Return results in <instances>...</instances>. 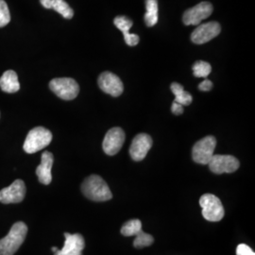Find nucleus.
<instances>
[{"instance_id": "nucleus-27", "label": "nucleus", "mask_w": 255, "mask_h": 255, "mask_svg": "<svg viewBox=\"0 0 255 255\" xmlns=\"http://www.w3.org/2000/svg\"><path fill=\"white\" fill-rule=\"evenodd\" d=\"M42 6L46 9H51V0H40Z\"/></svg>"}, {"instance_id": "nucleus-11", "label": "nucleus", "mask_w": 255, "mask_h": 255, "mask_svg": "<svg viewBox=\"0 0 255 255\" xmlns=\"http://www.w3.org/2000/svg\"><path fill=\"white\" fill-rule=\"evenodd\" d=\"M65 241L62 250L57 249L56 247H52V252H54V255H82V251L85 247L84 238L80 234L71 235L69 233L64 234Z\"/></svg>"}, {"instance_id": "nucleus-15", "label": "nucleus", "mask_w": 255, "mask_h": 255, "mask_svg": "<svg viewBox=\"0 0 255 255\" xmlns=\"http://www.w3.org/2000/svg\"><path fill=\"white\" fill-rule=\"evenodd\" d=\"M99 86L102 91L113 97H119L124 91L121 80L116 74L109 71L103 72L99 77Z\"/></svg>"}, {"instance_id": "nucleus-13", "label": "nucleus", "mask_w": 255, "mask_h": 255, "mask_svg": "<svg viewBox=\"0 0 255 255\" xmlns=\"http://www.w3.org/2000/svg\"><path fill=\"white\" fill-rule=\"evenodd\" d=\"M26 184L22 180H15L8 187L0 190V202L4 204L19 203L25 199Z\"/></svg>"}, {"instance_id": "nucleus-26", "label": "nucleus", "mask_w": 255, "mask_h": 255, "mask_svg": "<svg viewBox=\"0 0 255 255\" xmlns=\"http://www.w3.org/2000/svg\"><path fill=\"white\" fill-rule=\"evenodd\" d=\"M213 87V83L209 80H204L203 82H201V84L199 85V89L201 91L207 92L210 91Z\"/></svg>"}, {"instance_id": "nucleus-7", "label": "nucleus", "mask_w": 255, "mask_h": 255, "mask_svg": "<svg viewBox=\"0 0 255 255\" xmlns=\"http://www.w3.org/2000/svg\"><path fill=\"white\" fill-rule=\"evenodd\" d=\"M217 146V140L212 135L204 137L198 141L192 149V158L195 163L208 164L214 155Z\"/></svg>"}, {"instance_id": "nucleus-16", "label": "nucleus", "mask_w": 255, "mask_h": 255, "mask_svg": "<svg viewBox=\"0 0 255 255\" xmlns=\"http://www.w3.org/2000/svg\"><path fill=\"white\" fill-rule=\"evenodd\" d=\"M54 163L53 154L49 151H45L42 154L41 164L36 168V175L39 182L45 185H48L52 181L51 168Z\"/></svg>"}, {"instance_id": "nucleus-20", "label": "nucleus", "mask_w": 255, "mask_h": 255, "mask_svg": "<svg viewBox=\"0 0 255 255\" xmlns=\"http://www.w3.org/2000/svg\"><path fill=\"white\" fill-rule=\"evenodd\" d=\"M145 23L147 27H153L158 22V0H146Z\"/></svg>"}, {"instance_id": "nucleus-19", "label": "nucleus", "mask_w": 255, "mask_h": 255, "mask_svg": "<svg viewBox=\"0 0 255 255\" xmlns=\"http://www.w3.org/2000/svg\"><path fill=\"white\" fill-rule=\"evenodd\" d=\"M171 91L175 96V101L180 104H182V106H188L192 103L193 98H192L191 94L188 92L185 91L180 83L178 82H173L170 86Z\"/></svg>"}, {"instance_id": "nucleus-10", "label": "nucleus", "mask_w": 255, "mask_h": 255, "mask_svg": "<svg viewBox=\"0 0 255 255\" xmlns=\"http://www.w3.org/2000/svg\"><path fill=\"white\" fill-rule=\"evenodd\" d=\"M125 142V132L121 128H111L103 140L102 147L104 152L110 156L119 153Z\"/></svg>"}, {"instance_id": "nucleus-5", "label": "nucleus", "mask_w": 255, "mask_h": 255, "mask_svg": "<svg viewBox=\"0 0 255 255\" xmlns=\"http://www.w3.org/2000/svg\"><path fill=\"white\" fill-rule=\"evenodd\" d=\"M200 205L202 208V216L206 220L218 222L224 218L225 211L222 202L217 196L213 194L202 195L200 200Z\"/></svg>"}, {"instance_id": "nucleus-14", "label": "nucleus", "mask_w": 255, "mask_h": 255, "mask_svg": "<svg viewBox=\"0 0 255 255\" xmlns=\"http://www.w3.org/2000/svg\"><path fill=\"white\" fill-rule=\"evenodd\" d=\"M152 146V138L146 133H140L132 140L129 147V155L133 161L140 162L145 159Z\"/></svg>"}, {"instance_id": "nucleus-12", "label": "nucleus", "mask_w": 255, "mask_h": 255, "mask_svg": "<svg viewBox=\"0 0 255 255\" xmlns=\"http://www.w3.org/2000/svg\"><path fill=\"white\" fill-rule=\"evenodd\" d=\"M221 27L218 22H208L196 27L192 32L191 41L197 45H202L219 35Z\"/></svg>"}, {"instance_id": "nucleus-22", "label": "nucleus", "mask_w": 255, "mask_h": 255, "mask_svg": "<svg viewBox=\"0 0 255 255\" xmlns=\"http://www.w3.org/2000/svg\"><path fill=\"white\" fill-rule=\"evenodd\" d=\"M212 71V67L209 63L198 61L193 65V74L197 78H207Z\"/></svg>"}, {"instance_id": "nucleus-21", "label": "nucleus", "mask_w": 255, "mask_h": 255, "mask_svg": "<svg viewBox=\"0 0 255 255\" xmlns=\"http://www.w3.org/2000/svg\"><path fill=\"white\" fill-rule=\"evenodd\" d=\"M51 9L59 12L65 19H71L74 16V10L64 0H51Z\"/></svg>"}, {"instance_id": "nucleus-18", "label": "nucleus", "mask_w": 255, "mask_h": 255, "mask_svg": "<svg viewBox=\"0 0 255 255\" xmlns=\"http://www.w3.org/2000/svg\"><path fill=\"white\" fill-rule=\"evenodd\" d=\"M0 88L3 92L13 94L19 91L20 83L18 76L13 70L5 71L0 78Z\"/></svg>"}, {"instance_id": "nucleus-1", "label": "nucleus", "mask_w": 255, "mask_h": 255, "mask_svg": "<svg viewBox=\"0 0 255 255\" xmlns=\"http://www.w3.org/2000/svg\"><path fill=\"white\" fill-rule=\"evenodd\" d=\"M82 194L93 201H107L113 198V194L106 182L98 175L87 177L82 184Z\"/></svg>"}, {"instance_id": "nucleus-2", "label": "nucleus", "mask_w": 255, "mask_h": 255, "mask_svg": "<svg viewBox=\"0 0 255 255\" xmlns=\"http://www.w3.org/2000/svg\"><path fill=\"white\" fill-rule=\"evenodd\" d=\"M27 234V225L24 222L14 223L9 234L0 239V255H13L24 243Z\"/></svg>"}, {"instance_id": "nucleus-23", "label": "nucleus", "mask_w": 255, "mask_h": 255, "mask_svg": "<svg viewBox=\"0 0 255 255\" xmlns=\"http://www.w3.org/2000/svg\"><path fill=\"white\" fill-rule=\"evenodd\" d=\"M10 21L9 7L4 0H0V27L7 26Z\"/></svg>"}, {"instance_id": "nucleus-24", "label": "nucleus", "mask_w": 255, "mask_h": 255, "mask_svg": "<svg viewBox=\"0 0 255 255\" xmlns=\"http://www.w3.org/2000/svg\"><path fill=\"white\" fill-rule=\"evenodd\" d=\"M237 255H255V254L252 248L246 244H240L237 248Z\"/></svg>"}, {"instance_id": "nucleus-6", "label": "nucleus", "mask_w": 255, "mask_h": 255, "mask_svg": "<svg viewBox=\"0 0 255 255\" xmlns=\"http://www.w3.org/2000/svg\"><path fill=\"white\" fill-rule=\"evenodd\" d=\"M49 88L57 97L64 101H72L80 92L78 82L71 78H58L49 82Z\"/></svg>"}, {"instance_id": "nucleus-4", "label": "nucleus", "mask_w": 255, "mask_h": 255, "mask_svg": "<svg viewBox=\"0 0 255 255\" xmlns=\"http://www.w3.org/2000/svg\"><path fill=\"white\" fill-rule=\"evenodd\" d=\"M121 235L124 237H136L133 246L137 249L148 247L153 244L154 238L142 230V222L139 219H131L121 228Z\"/></svg>"}, {"instance_id": "nucleus-8", "label": "nucleus", "mask_w": 255, "mask_h": 255, "mask_svg": "<svg viewBox=\"0 0 255 255\" xmlns=\"http://www.w3.org/2000/svg\"><path fill=\"white\" fill-rule=\"evenodd\" d=\"M210 170L215 174L234 173L240 166V163L232 155H213L209 163Z\"/></svg>"}, {"instance_id": "nucleus-3", "label": "nucleus", "mask_w": 255, "mask_h": 255, "mask_svg": "<svg viewBox=\"0 0 255 255\" xmlns=\"http://www.w3.org/2000/svg\"><path fill=\"white\" fill-rule=\"evenodd\" d=\"M52 133L44 127H36L27 133L23 148L28 154H33L50 144Z\"/></svg>"}, {"instance_id": "nucleus-25", "label": "nucleus", "mask_w": 255, "mask_h": 255, "mask_svg": "<svg viewBox=\"0 0 255 255\" xmlns=\"http://www.w3.org/2000/svg\"><path fill=\"white\" fill-rule=\"evenodd\" d=\"M171 111H172L174 115L180 116V115H182V113H183V106H182V104L174 101L173 103H172V106H171Z\"/></svg>"}, {"instance_id": "nucleus-17", "label": "nucleus", "mask_w": 255, "mask_h": 255, "mask_svg": "<svg viewBox=\"0 0 255 255\" xmlns=\"http://www.w3.org/2000/svg\"><path fill=\"white\" fill-rule=\"evenodd\" d=\"M114 24L116 25V27L119 28V30L122 31L125 42L128 46H136L139 43V36L136 34H132L129 33V29L132 27V21L127 16H117L114 20Z\"/></svg>"}, {"instance_id": "nucleus-9", "label": "nucleus", "mask_w": 255, "mask_h": 255, "mask_svg": "<svg viewBox=\"0 0 255 255\" xmlns=\"http://www.w3.org/2000/svg\"><path fill=\"white\" fill-rule=\"evenodd\" d=\"M213 9V5L210 2H201L183 13L182 22L186 26H199L202 20L209 17Z\"/></svg>"}]
</instances>
